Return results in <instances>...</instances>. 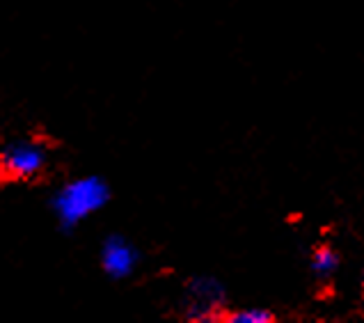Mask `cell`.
I'll return each mask as SVG.
<instances>
[{
    "label": "cell",
    "mask_w": 364,
    "mask_h": 323,
    "mask_svg": "<svg viewBox=\"0 0 364 323\" xmlns=\"http://www.w3.org/2000/svg\"><path fill=\"white\" fill-rule=\"evenodd\" d=\"M230 323H270L273 321V314L264 307H243V309H236L227 317Z\"/></svg>",
    "instance_id": "8992f818"
},
{
    "label": "cell",
    "mask_w": 364,
    "mask_h": 323,
    "mask_svg": "<svg viewBox=\"0 0 364 323\" xmlns=\"http://www.w3.org/2000/svg\"><path fill=\"white\" fill-rule=\"evenodd\" d=\"M142 264V253L133 238L119 232H110L103 236L99 245V266L103 275L112 282L131 280Z\"/></svg>",
    "instance_id": "3957f363"
},
{
    "label": "cell",
    "mask_w": 364,
    "mask_h": 323,
    "mask_svg": "<svg viewBox=\"0 0 364 323\" xmlns=\"http://www.w3.org/2000/svg\"><path fill=\"white\" fill-rule=\"evenodd\" d=\"M225 305V287L220 280L209 275H197L186 285L183 314L188 321H218Z\"/></svg>",
    "instance_id": "277c9868"
},
{
    "label": "cell",
    "mask_w": 364,
    "mask_h": 323,
    "mask_svg": "<svg viewBox=\"0 0 364 323\" xmlns=\"http://www.w3.org/2000/svg\"><path fill=\"white\" fill-rule=\"evenodd\" d=\"M112 200V186L101 174H78L62 181L48 197V209L62 234H74Z\"/></svg>",
    "instance_id": "6da1fadb"
},
{
    "label": "cell",
    "mask_w": 364,
    "mask_h": 323,
    "mask_svg": "<svg viewBox=\"0 0 364 323\" xmlns=\"http://www.w3.org/2000/svg\"><path fill=\"white\" fill-rule=\"evenodd\" d=\"M339 259L335 255L332 248H318L314 255H311V270L318 275V277H328L337 270Z\"/></svg>",
    "instance_id": "5b68a950"
},
{
    "label": "cell",
    "mask_w": 364,
    "mask_h": 323,
    "mask_svg": "<svg viewBox=\"0 0 364 323\" xmlns=\"http://www.w3.org/2000/svg\"><path fill=\"white\" fill-rule=\"evenodd\" d=\"M50 165V147L35 135H16L0 144V181L33 184Z\"/></svg>",
    "instance_id": "7a4b0ae2"
}]
</instances>
